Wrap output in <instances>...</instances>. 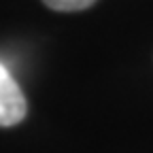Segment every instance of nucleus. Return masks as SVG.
<instances>
[{"mask_svg":"<svg viewBox=\"0 0 153 153\" xmlns=\"http://www.w3.org/2000/svg\"><path fill=\"white\" fill-rule=\"evenodd\" d=\"M26 98L13 74L0 62V126H15L26 117Z\"/></svg>","mask_w":153,"mask_h":153,"instance_id":"obj_1","label":"nucleus"},{"mask_svg":"<svg viewBox=\"0 0 153 153\" xmlns=\"http://www.w3.org/2000/svg\"><path fill=\"white\" fill-rule=\"evenodd\" d=\"M43 2L53 11H83L91 7L96 0H43Z\"/></svg>","mask_w":153,"mask_h":153,"instance_id":"obj_2","label":"nucleus"}]
</instances>
